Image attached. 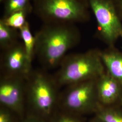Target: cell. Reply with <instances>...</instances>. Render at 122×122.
<instances>
[{"instance_id": "cell-16", "label": "cell", "mask_w": 122, "mask_h": 122, "mask_svg": "<svg viewBox=\"0 0 122 122\" xmlns=\"http://www.w3.org/2000/svg\"><path fill=\"white\" fill-rule=\"evenodd\" d=\"M83 116L58 108L48 122H85Z\"/></svg>"}, {"instance_id": "cell-23", "label": "cell", "mask_w": 122, "mask_h": 122, "mask_svg": "<svg viewBox=\"0 0 122 122\" xmlns=\"http://www.w3.org/2000/svg\"><path fill=\"white\" fill-rule=\"evenodd\" d=\"M120 37H121L122 38V32H121V36H120Z\"/></svg>"}, {"instance_id": "cell-3", "label": "cell", "mask_w": 122, "mask_h": 122, "mask_svg": "<svg viewBox=\"0 0 122 122\" xmlns=\"http://www.w3.org/2000/svg\"><path fill=\"white\" fill-rule=\"evenodd\" d=\"M106 72L100 50L92 49L82 53L67 54L54 74L59 88L96 80Z\"/></svg>"}, {"instance_id": "cell-18", "label": "cell", "mask_w": 122, "mask_h": 122, "mask_svg": "<svg viewBox=\"0 0 122 122\" xmlns=\"http://www.w3.org/2000/svg\"><path fill=\"white\" fill-rule=\"evenodd\" d=\"M19 122H48L41 118L31 115H26Z\"/></svg>"}, {"instance_id": "cell-7", "label": "cell", "mask_w": 122, "mask_h": 122, "mask_svg": "<svg viewBox=\"0 0 122 122\" xmlns=\"http://www.w3.org/2000/svg\"><path fill=\"white\" fill-rule=\"evenodd\" d=\"M26 77H0V105L11 110L21 119L26 115Z\"/></svg>"}, {"instance_id": "cell-17", "label": "cell", "mask_w": 122, "mask_h": 122, "mask_svg": "<svg viewBox=\"0 0 122 122\" xmlns=\"http://www.w3.org/2000/svg\"><path fill=\"white\" fill-rule=\"evenodd\" d=\"M21 119L11 110L0 105V122H19Z\"/></svg>"}, {"instance_id": "cell-12", "label": "cell", "mask_w": 122, "mask_h": 122, "mask_svg": "<svg viewBox=\"0 0 122 122\" xmlns=\"http://www.w3.org/2000/svg\"><path fill=\"white\" fill-rule=\"evenodd\" d=\"M20 38L19 30L7 26L0 20V48L1 51L16 44Z\"/></svg>"}, {"instance_id": "cell-5", "label": "cell", "mask_w": 122, "mask_h": 122, "mask_svg": "<svg viewBox=\"0 0 122 122\" xmlns=\"http://www.w3.org/2000/svg\"><path fill=\"white\" fill-rule=\"evenodd\" d=\"M100 105L96 80L67 86L60 92L58 108L81 116L95 114Z\"/></svg>"}, {"instance_id": "cell-22", "label": "cell", "mask_w": 122, "mask_h": 122, "mask_svg": "<svg viewBox=\"0 0 122 122\" xmlns=\"http://www.w3.org/2000/svg\"><path fill=\"white\" fill-rule=\"evenodd\" d=\"M120 106H121V108H122V103H121V104H120Z\"/></svg>"}, {"instance_id": "cell-8", "label": "cell", "mask_w": 122, "mask_h": 122, "mask_svg": "<svg viewBox=\"0 0 122 122\" xmlns=\"http://www.w3.org/2000/svg\"><path fill=\"white\" fill-rule=\"evenodd\" d=\"M23 42L1 51L0 76L26 77L33 70Z\"/></svg>"}, {"instance_id": "cell-15", "label": "cell", "mask_w": 122, "mask_h": 122, "mask_svg": "<svg viewBox=\"0 0 122 122\" xmlns=\"http://www.w3.org/2000/svg\"><path fill=\"white\" fill-rule=\"evenodd\" d=\"M33 0H4V14L5 17L12 13L27 9H33Z\"/></svg>"}, {"instance_id": "cell-10", "label": "cell", "mask_w": 122, "mask_h": 122, "mask_svg": "<svg viewBox=\"0 0 122 122\" xmlns=\"http://www.w3.org/2000/svg\"><path fill=\"white\" fill-rule=\"evenodd\" d=\"M106 71L122 84V52L114 46L100 50Z\"/></svg>"}, {"instance_id": "cell-14", "label": "cell", "mask_w": 122, "mask_h": 122, "mask_svg": "<svg viewBox=\"0 0 122 122\" xmlns=\"http://www.w3.org/2000/svg\"><path fill=\"white\" fill-rule=\"evenodd\" d=\"M33 11V9H27L19 11L10 15L0 19L7 26L20 30L25 25L28 15Z\"/></svg>"}, {"instance_id": "cell-20", "label": "cell", "mask_w": 122, "mask_h": 122, "mask_svg": "<svg viewBox=\"0 0 122 122\" xmlns=\"http://www.w3.org/2000/svg\"><path fill=\"white\" fill-rule=\"evenodd\" d=\"M89 122H102L99 118L94 116V117L90 120Z\"/></svg>"}, {"instance_id": "cell-1", "label": "cell", "mask_w": 122, "mask_h": 122, "mask_svg": "<svg viewBox=\"0 0 122 122\" xmlns=\"http://www.w3.org/2000/svg\"><path fill=\"white\" fill-rule=\"evenodd\" d=\"M81 37L76 24L43 23L35 35V56L45 70L58 67L67 52L80 43Z\"/></svg>"}, {"instance_id": "cell-9", "label": "cell", "mask_w": 122, "mask_h": 122, "mask_svg": "<svg viewBox=\"0 0 122 122\" xmlns=\"http://www.w3.org/2000/svg\"><path fill=\"white\" fill-rule=\"evenodd\" d=\"M96 90L100 105H120L122 102V84L106 71L96 79Z\"/></svg>"}, {"instance_id": "cell-11", "label": "cell", "mask_w": 122, "mask_h": 122, "mask_svg": "<svg viewBox=\"0 0 122 122\" xmlns=\"http://www.w3.org/2000/svg\"><path fill=\"white\" fill-rule=\"evenodd\" d=\"M94 114L102 122H122V109L120 105L100 104Z\"/></svg>"}, {"instance_id": "cell-2", "label": "cell", "mask_w": 122, "mask_h": 122, "mask_svg": "<svg viewBox=\"0 0 122 122\" xmlns=\"http://www.w3.org/2000/svg\"><path fill=\"white\" fill-rule=\"evenodd\" d=\"M59 88L53 76L46 70H32L26 78V115L48 122L58 109Z\"/></svg>"}, {"instance_id": "cell-19", "label": "cell", "mask_w": 122, "mask_h": 122, "mask_svg": "<svg viewBox=\"0 0 122 122\" xmlns=\"http://www.w3.org/2000/svg\"><path fill=\"white\" fill-rule=\"evenodd\" d=\"M118 11L122 17V0H115Z\"/></svg>"}, {"instance_id": "cell-6", "label": "cell", "mask_w": 122, "mask_h": 122, "mask_svg": "<svg viewBox=\"0 0 122 122\" xmlns=\"http://www.w3.org/2000/svg\"><path fill=\"white\" fill-rule=\"evenodd\" d=\"M97 23L96 36L108 47L114 46L122 30L121 16L115 0H88Z\"/></svg>"}, {"instance_id": "cell-13", "label": "cell", "mask_w": 122, "mask_h": 122, "mask_svg": "<svg viewBox=\"0 0 122 122\" xmlns=\"http://www.w3.org/2000/svg\"><path fill=\"white\" fill-rule=\"evenodd\" d=\"M19 30L20 38L22 39L26 54L31 62L35 56V36L32 35L29 22H26L25 25Z\"/></svg>"}, {"instance_id": "cell-4", "label": "cell", "mask_w": 122, "mask_h": 122, "mask_svg": "<svg viewBox=\"0 0 122 122\" xmlns=\"http://www.w3.org/2000/svg\"><path fill=\"white\" fill-rule=\"evenodd\" d=\"M33 12L43 23L76 24L88 21V0H33Z\"/></svg>"}, {"instance_id": "cell-21", "label": "cell", "mask_w": 122, "mask_h": 122, "mask_svg": "<svg viewBox=\"0 0 122 122\" xmlns=\"http://www.w3.org/2000/svg\"><path fill=\"white\" fill-rule=\"evenodd\" d=\"M4 0H0V2L1 3H3V2L4 1Z\"/></svg>"}]
</instances>
